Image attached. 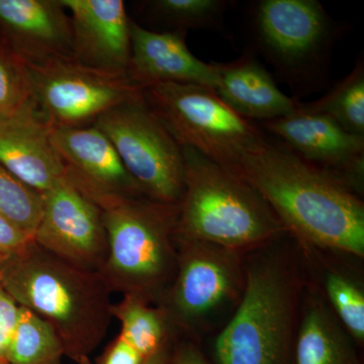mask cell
Instances as JSON below:
<instances>
[{
  "label": "cell",
  "mask_w": 364,
  "mask_h": 364,
  "mask_svg": "<svg viewBox=\"0 0 364 364\" xmlns=\"http://www.w3.org/2000/svg\"><path fill=\"white\" fill-rule=\"evenodd\" d=\"M228 171L252 186L286 231L316 247L363 257L364 205L358 193L263 135Z\"/></svg>",
  "instance_id": "6da1fadb"
},
{
  "label": "cell",
  "mask_w": 364,
  "mask_h": 364,
  "mask_svg": "<svg viewBox=\"0 0 364 364\" xmlns=\"http://www.w3.org/2000/svg\"><path fill=\"white\" fill-rule=\"evenodd\" d=\"M0 286L47 321L65 354L77 361H85L109 330L112 291L102 275L74 267L35 241L0 267Z\"/></svg>",
  "instance_id": "7a4b0ae2"
},
{
  "label": "cell",
  "mask_w": 364,
  "mask_h": 364,
  "mask_svg": "<svg viewBox=\"0 0 364 364\" xmlns=\"http://www.w3.org/2000/svg\"><path fill=\"white\" fill-rule=\"evenodd\" d=\"M181 148L186 188L178 207L176 238L239 251L261 245L286 231L247 182L198 150Z\"/></svg>",
  "instance_id": "3957f363"
},
{
  "label": "cell",
  "mask_w": 364,
  "mask_h": 364,
  "mask_svg": "<svg viewBox=\"0 0 364 364\" xmlns=\"http://www.w3.org/2000/svg\"><path fill=\"white\" fill-rule=\"evenodd\" d=\"M95 203L107 232V255L100 274L109 289L146 303L161 296L176 273L179 205L145 196L105 198Z\"/></svg>",
  "instance_id": "277c9868"
},
{
  "label": "cell",
  "mask_w": 364,
  "mask_h": 364,
  "mask_svg": "<svg viewBox=\"0 0 364 364\" xmlns=\"http://www.w3.org/2000/svg\"><path fill=\"white\" fill-rule=\"evenodd\" d=\"M298 301V280L287 264L279 258L253 261L238 309L215 341L220 364H289Z\"/></svg>",
  "instance_id": "5b68a950"
},
{
  "label": "cell",
  "mask_w": 364,
  "mask_h": 364,
  "mask_svg": "<svg viewBox=\"0 0 364 364\" xmlns=\"http://www.w3.org/2000/svg\"><path fill=\"white\" fill-rule=\"evenodd\" d=\"M255 51L298 97L322 90L329 80L333 49L346 26L317 0H260L251 11Z\"/></svg>",
  "instance_id": "8992f818"
},
{
  "label": "cell",
  "mask_w": 364,
  "mask_h": 364,
  "mask_svg": "<svg viewBox=\"0 0 364 364\" xmlns=\"http://www.w3.org/2000/svg\"><path fill=\"white\" fill-rule=\"evenodd\" d=\"M143 95L181 147L198 150L227 170L263 135L257 124L202 86L159 83L144 88Z\"/></svg>",
  "instance_id": "52a82bcc"
},
{
  "label": "cell",
  "mask_w": 364,
  "mask_h": 364,
  "mask_svg": "<svg viewBox=\"0 0 364 364\" xmlns=\"http://www.w3.org/2000/svg\"><path fill=\"white\" fill-rule=\"evenodd\" d=\"M112 144L146 198L178 205L186 188L182 148L144 95L109 109L92 124Z\"/></svg>",
  "instance_id": "ba28073f"
},
{
  "label": "cell",
  "mask_w": 364,
  "mask_h": 364,
  "mask_svg": "<svg viewBox=\"0 0 364 364\" xmlns=\"http://www.w3.org/2000/svg\"><path fill=\"white\" fill-rule=\"evenodd\" d=\"M28 66L33 102L53 128L92 126L109 109L143 95L128 76L95 70L73 58Z\"/></svg>",
  "instance_id": "9c48e42d"
},
{
  "label": "cell",
  "mask_w": 364,
  "mask_h": 364,
  "mask_svg": "<svg viewBox=\"0 0 364 364\" xmlns=\"http://www.w3.org/2000/svg\"><path fill=\"white\" fill-rule=\"evenodd\" d=\"M178 240L182 249L167 304L177 322L196 324L243 293L245 274L238 251L205 242Z\"/></svg>",
  "instance_id": "30bf717a"
},
{
  "label": "cell",
  "mask_w": 364,
  "mask_h": 364,
  "mask_svg": "<svg viewBox=\"0 0 364 364\" xmlns=\"http://www.w3.org/2000/svg\"><path fill=\"white\" fill-rule=\"evenodd\" d=\"M36 243L74 267L100 272L107 255L102 212L65 176L43 193Z\"/></svg>",
  "instance_id": "8fae6325"
},
{
  "label": "cell",
  "mask_w": 364,
  "mask_h": 364,
  "mask_svg": "<svg viewBox=\"0 0 364 364\" xmlns=\"http://www.w3.org/2000/svg\"><path fill=\"white\" fill-rule=\"evenodd\" d=\"M299 102L291 114L256 124L314 168L360 195L364 136L352 135L325 114L301 109Z\"/></svg>",
  "instance_id": "7c38bea8"
},
{
  "label": "cell",
  "mask_w": 364,
  "mask_h": 364,
  "mask_svg": "<svg viewBox=\"0 0 364 364\" xmlns=\"http://www.w3.org/2000/svg\"><path fill=\"white\" fill-rule=\"evenodd\" d=\"M52 142L65 165L66 176L93 203L145 196L111 141L95 126L53 128Z\"/></svg>",
  "instance_id": "4fadbf2b"
},
{
  "label": "cell",
  "mask_w": 364,
  "mask_h": 364,
  "mask_svg": "<svg viewBox=\"0 0 364 364\" xmlns=\"http://www.w3.org/2000/svg\"><path fill=\"white\" fill-rule=\"evenodd\" d=\"M61 2L71 18L73 59L95 70L127 75L131 57L132 21L123 0Z\"/></svg>",
  "instance_id": "5bb4252c"
},
{
  "label": "cell",
  "mask_w": 364,
  "mask_h": 364,
  "mask_svg": "<svg viewBox=\"0 0 364 364\" xmlns=\"http://www.w3.org/2000/svg\"><path fill=\"white\" fill-rule=\"evenodd\" d=\"M0 31L28 65L73 58L71 18L61 0H0Z\"/></svg>",
  "instance_id": "9a60e30c"
},
{
  "label": "cell",
  "mask_w": 364,
  "mask_h": 364,
  "mask_svg": "<svg viewBox=\"0 0 364 364\" xmlns=\"http://www.w3.org/2000/svg\"><path fill=\"white\" fill-rule=\"evenodd\" d=\"M53 127L35 102L0 122V164L41 195L66 174L52 142Z\"/></svg>",
  "instance_id": "2e32d148"
},
{
  "label": "cell",
  "mask_w": 364,
  "mask_h": 364,
  "mask_svg": "<svg viewBox=\"0 0 364 364\" xmlns=\"http://www.w3.org/2000/svg\"><path fill=\"white\" fill-rule=\"evenodd\" d=\"M188 33L153 32L131 23V57L127 75L139 87L159 83L202 86L214 91V63L196 58L188 49Z\"/></svg>",
  "instance_id": "e0dca14e"
},
{
  "label": "cell",
  "mask_w": 364,
  "mask_h": 364,
  "mask_svg": "<svg viewBox=\"0 0 364 364\" xmlns=\"http://www.w3.org/2000/svg\"><path fill=\"white\" fill-rule=\"evenodd\" d=\"M214 65L215 95L249 121H272L296 109L299 100L279 90L253 49L246 50L234 61Z\"/></svg>",
  "instance_id": "ac0fdd59"
},
{
  "label": "cell",
  "mask_w": 364,
  "mask_h": 364,
  "mask_svg": "<svg viewBox=\"0 0 364 364\" xmlns=\"http://www.w3.org/2000/svg\"><path fill=\"white\" fill-rule=\"evenodd\" d=\"M296 364H351L343 330L322 301L310 299L296 330Z\"/></svg>",
  "instance_id": "d6986e66"
},
{
  "label": "cell",
  "mask_w": 364,
  "mask_h": 364,
  "mask_svg": "<svg viewBox=\"0 0 364 364\" xmlns=\"http://www.w3.org/2000/svg\"><path fill=\"white\" fill-rule=\"evenodd\" d=\"M306 111L325 114L352 135L364 136V62L359 59L350 73L317 100L303 102Z\"/></svg>",
  "instance_id": "ffe728a7"
},
{
  "label": "cell",
  "mask_w": 364,
  "mask_h": 364,
  "mask_svg": "<svg viewBox=\"0 0 364 364\" xmlns=\"http://www.w3.org/2000/svg\"><path fill=\"white\" fill-rule=\"evenodd\" d=\"M229 4L225 0H150L143 2V9L151 20L168 26L171 32L224 33V16Z\"/></svg>",
  "instance_id": "44dd1931"
},
{
  "label": "cell",
  "mask_w": 364,
  "mask_h": 364,
  "mask_svg": "<svg viewBox=\"0 0 364 364\" xmlns=\"http://www.w3.org/2000/svg\"><path fill=\"white\" fill-rule=\"evenodd\" d=\"M65 354L58 334L47 321L21 306L20 320L6 352L9 364H62Z\"/></svg>",
  "instance_id": "7402d4cb"
},
{
  "label": "cell",
  "mask_w": 364,
  "mask_h": 364,
  "mask_svg": "<svg viewBox=\"0 0 364 364\" xmlns=\"http://www.w3.org/2000/svg\"><path fill=\"white\" fill-rule=\"evenodd\" d=\"M124 296L121 303L112 306V317L119 318L122 325L119 338L146 359L164 345V313L151 308L136 296Z\"/></svg>",
  "instance_id": "603a6c76"
},
{
  "label": "cell",
  "mask_w": 364,
  "mask_h": 364,
  "mask_svg": "<svg viewBox=\"0 0 364 364\" xmlns=\"http://www.w3.org/2000/svg\"><path fill=\"white\" fill-rule=\"evenodd\" d=\"M33 100L30 66L0 41V122L18 114Z\"/></svg>",
  "instance_id": "cb8c5ba5"
},
{
  "label": "cell",
  "mask_w": 364,
  "mask_h": 364,
  "mask_svg": "<svg viewBox=\"0 0 364 364\" xmlns=\"http://www.w3.org/2000/svg\"><path fill=\"white\" fill-rule=\"evenodd\" d=\"M43 196L0 164V215L33 238L42 217Z\"/></svg>",
  "instance_id": "d4e9b609"
},
{
  "label": "cell",
  "mask_w": 364,
  "mask_h": 364,
  "mask_svg": "<svg viewBox=\"0 0 364 364\" xmlns=\"http://www.w3.org/2000/svg\"><path fill=\"white\" fill-rule=\"evenodd\" d=\"M326 291L340 320L359 341L364 339V294L349 277L329 273L326 277Z\"/></svg>",
  "instance_id": "484cf974"
},
{
  "label": "cell",
  "mask_w": 364,
  "mask_h": 364,
  "mask_svg": "<svg viewBox=\"0 0 364 364\" xmlns=\"http://www.w3.org/2000/svg\"><path fill=\"white\" fill-rule=\"evenodd\" d=\"M33 241L32 236L0 215V267L23 252Z\"/></svg>",
  "instance_id": "4316f807"
},
{
  "label": "cell",
  "mask_w": 364,
  "mask_h": 364,
  "mask_svg": "<svg viewBox=\"0 0 364 364\" xmlns=\"http://www.w3.org/2000/svg\"><path fill=\"white\" fill-rule=\"evenodd\" d=\"M20 314L21 306L0 286V359L6 358Z\"/></svg>",
  "instance_id": "83f0119b"
},
{
  "label": "cell",
  "mask_w": 364,
  "mask_h": 364,
  "mask_svg": "<svg viewBox=\"0 0 364 364\" xmlns=\"http://www.w3.org/2000/svg\"><path fill=\"white\" fill-rule=\"evenodd\" d=\"M144 359L121 338H117L112 347L105 364H142Z\"/></svg>",
  "instance_id": "f1b7e54d"
},
{
  "label": "cell",
  "mask_w": 364,
  "mask_h": 364,
  "mask_svg": "<svg viewBox=\"0 0 364 364\" xmlns=\"http://www.w3.org/2000/svg\"><path fill=\"white\" fill-rule=\"evenodd\" d=\"M172 364H207L203 360L200 354L193 350V349H184L178 355L176 356V360Z\"/></svg>",
  "instance_id": "f546056e"
},
{
  "label": "cell",
  "mask_w": 364,
  "mask_h": 364,
  "mask_svg": "<svg viewBox=\"0 0 364 364\" xmlns=\"http://www.w3.org/2000/svg\"><path fill=\"white\" fill-rule=\"evenodd\" d=\"M165 360H166V353H165L164 345H163L161 348L158 349L155 353L146 358L142 364H165Z\"/></svg>",
  "instance_id": "4dcf8cb0"
},
{
  "label": "cell",
  "mask_w": 364,
  "mask_h": 364,
  "mask_svg": "<svg viewBox=\"0 0 364 364\" xmlns=\"http://www.w3.org/2000/svg\"><path fill=\"white\" fill-rule=\"evenodd\" d=\"M0 364H9L6 359H0Z\"/></svg>",
  "instance_id": "1f68e13d"
}]
</instances>
